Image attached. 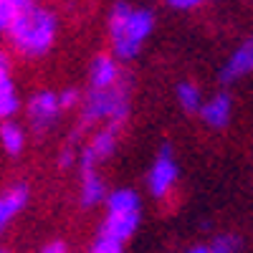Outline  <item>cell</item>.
Segmentation results:
<instances>
[{
	"label": "cell",
	"instance_id": "obj_14",
	"mask_svg": "<svg viewBox=\"0 0 253 253\" xmlns=\"http://www.w3.org/2000/svg\"><path fill=\"white\" fill-rule=\"evenodd\" d=\"M0 144H3V150L13 157H18L20 152H23L26 147V134H23V126H20L18 122H10L5 119L3 124H0Z\"/></svg>",
	"mask_w": 253,
	"mask_h": 253
},
{
	"label": "cell",
	"instance_id": "obj_19",
	"mask_svg": "<svg viewBox=\"0 0 253 253\" xmlns=\"http://www.w3.org/2000/svg\"><path fill=\"white\" fill-rule=\"evenodd\" d=\"M170 8H177V10H190V8H198L203 0H165Z\"/></svg>",
	"mask_w": 253,
	"mask_h": 253
},
{
	"label": "cell",
	"instance_id": "obj_6",
	"mask_svg": "<svg viewBox=\"0 0 253 253\" xmlns=\"http://www.w3.org/2000/svg\"><path fill=\"white\" fill-rule=\"evenodd\" d=\"M61 104H58V96L53 91H38L31 96L28 101V122H31V129L36 134H46L51 132L58 117H61Z\"/></svg>",
	"mask_w": 253,
	"mask_h": 253
},
{
	"label": "cell",
	"instance_id": "obj_2",
	"mask_svg": "<svg viewBox=\"0 0 253 253\" xmlns=\"http://www.w3.org/2000/svg\"><path fill=\"white\" fill-rule=\"evenodd\" d=\"M56 31H58L56 13L31 0L26 8H20L13 15L5 33L10 36V43L15 46L18 53H23L26 58H41L51 51Z\"/></svg>",
	"mask_w": 253,
	"mask_h": 253
},
{
	"label": "cell",
	"instance_id": "obj_9",
	"mask_svg": "<svg viewBox=\"0 0 253 253\" xmlns=\"http://www.w3.org/2000/svg\"><path fill=\"white\" fill-rule=\"evenodd\" d=\"M198 114L210 129H225V126L230 124V117H233V96H230L228 89H220L208 101L200 104Z\"/></svg>",
	"mask_w": 253,
	"mask_h": 253
},
{
	"label": "cell",
	"instance_id": "obj_17",
	"mask_svg": "<svg viewBox=\"0 0 253 253\" xmlns=\"http://www.w3.org/2000/svg\"><path fill=\"white\" fill-rule=\"evenodd\" d=\"M28 3H31V0H0V33L8 31L13 15H15L20 8H26Z\"/></svg>",
	"mask_w": 253,
	"mask_h": 253
},
{
	"label": "cell",
	"instance_id": "obj_21",
	"mask_svg": "<svg viewBox=\"0 0 253 253\" xmlns=\"http://www.w3.org/2000/svg\"><path fill=\"white\" fill-rule=\"evenodd\" d=\"M66 251V246H63L61 241H56V243H48V246H43V253H63Z\"/></svg>",
	"mask_w": 253,
	"mask_h": 253
},
{
	"label": "cell",
	"instance_id": "obj_7",
	"mask_svg": "<svg viewBox=\"0 0 253 253\" xmlns=\"http://www.w3.org/2000/svg\"><path fill=\"white\" fill-rule=\"evenodd\" d=\"M117 132H119V124L117 122H109L104 129H99L96 137L86 147H84V152L79 155V170L99 167L101 162H107L117 152Z\"/></svg>",
	"mask_w": 253,
	"mask_h": 253
},
{
	"label": "cell",
	"instance_id": "obj_18",
	"mask_svg": "<svg viewBox=\"0 0 253 253\" xmlns=\"http://www.w3.org/2000/svg\"><path fill=\"white\" fill-rule=\"evenodd\" d=\"M58 96V104H61V109H71L74 104L79 101V89H63L61 94H56Z\"/></svg>",
	"mask_w": 253,
	"mask_h": 253
},
{
	"label": "cell",
	"instance_id": "obj_11",
	"mask_svg": "<svg viewBox=\"0 0 253 253\" xmlns=\"http://www.w3.org/2000/svg\"><path fill=\"white\" fill-rule=\"evenodd\" d=\"M20 107L13 79H10V63L8 56L0 51V119H10Z\"/></svg>",
	"mask_w": 253,
	"mask_h": 253
},
{
	"label": "cell",
	"instance_id": "obj_3",
	"mask_svg": "<svg viewBox=\"0 0 253 253\" xmlns=\"http://www.w3.org/2000/svg\"><path fill=\"white\" fill-rule=\"evenodd\" d=\"M155 31V13L150 8H132L126 0H117L109 18L114 58L129 63L139 56L142 46Z\"/></svg>",
	"mask_w": 253,
	"mask_h": 253
},
{
	"label": "cell",
	"instance_id": "obj_16",
	"mask_svg": "<svg viewBox=\"0 0 253 253\" xmlns=\"http://www.w3.org/2000/svg\"><path fill=\"white\" fill-rule=\"evenodd\" d=\"M205 246H208V253H236L243 248V238L238 233H220Z\"/></svg>",
	"mask_w": 253,
	"mask_h": 253
},
{
	"label": "cell",
	"instance_id": "obj_13",
	"mask_svg": "<svg viewBox=\"0 0 253 253\" xmlns=\"http://www.w3.org/2000/svg\"><path fill=\"white\" fill-rule=\"evenodd\" d=\"M89 79H91V89H107L112 84H117L119 79H124V74L114 56H96L91 63Z\"/></svg>",
	"mask_w": 253,
	"mask_h": 253
},
{
	"label": "cell",
	"instance_id": "obj_20",
	"mask_svg": "<svg viewBox=\"0 0 253 253\" xmlns=\"http://www.w3.org/2000/svg\"><path fill=\"white\" fill-rule=\"evenodd\" d=\"M71 162H74V150H71V147H66V150L61 152V157H58V165L61 167H69Z\"/></svg>",
	"mask_w": 253,
	"mask_h": 253
},
{
	"label": "cell",
	"instance_id": "obj_12",
	"mask_svg": "<svg viewBox=\"0 0 253 253\" xmlns=\"http://www.w3.org/2000/svg\"><path fill=\"white\" fill-rule=\"evenodd\" d=\"M104 198H107V187H104V180L99 177L96 167H86V170H81V195H79L81 208L91 210V208L101 205Z\"/></svg>",
	"mask_w": 253,
	"mask_h": 253
},
{
	"label": "cell",
	"instance_id": "obj_4",
	"mask_svg": "<svg viewBox=\"0 0 253 253\" xmlns=\"http://www.w3.org/2000/svg\"><path fill=\"white\" fill-rule=\"evenodd\" d=\"M126 114H129V81L124 79H119L107 89H89L81 109V117L86 124L101 119L122 124Z\"/></svg>",
	"mask_w": 253,
	"mask_h": 253
},
{
	"label": "cell",
	"instance_id": "obj_15",
	"mask_svg": "<svg viewBox=\"0 0 253 253\" xmlns=\"http://www.w3.org/2000/svg\"><path fill=\"white\" fill-rule=\"evenodd\" d=\"M175 96H177V104L187 112V114H198L200 104H203V91L198 84L193 81H180L175 86Z\"/></svg>",
	"mask_w": 253,
	"mask_h": 253
},
{
	"label": "cell",
	"instance_id": "obj_10",
	"mask_svg": "<svg viewBox=\"0 0 253 253\" xmlns=\"http://www.w3.org/2000/svg\"><path fill=\"white\" fill-rule=\"evenodd\" d=\"M26 205H28V185H15L0 195V233L18 218V213H23Z\"/></svg>",
	"mask_w": 253,
	"mask_h": 253
},
{
	"label": "cell",
	"instance_id": "obj_1",
	"mask_svg": "<svg viewBox=\"0 0 253 253\" xmlns=\"http://www.w3.org/2000/svg\"><path fill=\"white\" fill-rule=\"evenodd\" d=\"M107 203V220L96 230L91 251L94 253H119L126 241H132L142 223V200L134 190L119 187L104 198Z\"/></svg>",
	"mask_w": 253,
	"mask_h": 253
},
{
	"label": "cell",
	"instance_id": "obj_5",
	"mask_svg": "<svg viewBox=\"0 0 253 253\" xmlns=\"http://www.w3.org/2000/svg\"><path fill=\"white\" fill-rule=\"evenodd\" d=\"M180 177V165L175 162V155H172V144H162L160 152L155 157V165L150 170V177H147V187H150V195L152 198H165L167 193L172 190V185L177 182Z\"/></svg>",
	"mask_w": 253,
	"mask_h": 253
},
{
	"label": "cell",
	"instance_id": "obj_8",
	"mask_svg": "<svg viewBox=\"0 0 253 253\" xmlns=\"http://www.w3.org/2000/svg\"><path fill=\"white\" fill-rule=\"evenodd\" d=\"M253 69V43H251V38L243 41V43L230 53V58L223 63V69L218 71V81H220V86L228 89V86H233V84H238L241 79H246Z\"/></svg>",
	"mask_w": 253,
	"mask_h": 253
}]
</instances>
